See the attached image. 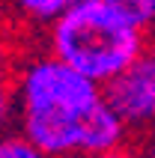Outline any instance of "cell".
Listing matches in <instances>:
<instances>
[{"mask_svg":"<svg viewBox=\"0 0 155 158\" xmlns=\"http://www.w3.org/2000/svg\"><path fill=\"white\" fill-rule=\"evenodd\" d=\"M0 158H48V155L39 146H33L21 131H6L0 134Z\"/></svg>","mask_w":155,"mask_h":158,"instance_id":"8992f818","label":"cell"},{"mask_svg":"<svg viewBox=\"0 0 155 158\" xmlns=\"http://www.w3.org/2000/svg\"><path fill=\"white\" fill-rule=\"evenodd\" d=\"M9 57H12V45H9L6 27L0 24V81H6V69H9Z\"/></svg>","mask_w":155,"mask_h":158,"instance_id":"52a82bcc","label":"cell"},{"mask_svg":"<svg viewBox=\"0 0 155 158\" xmlns=\"http://www.w3.org/2000/svg\"><path fill=\"white\" fill-rule=\"evenodd\" d=\"M98 158H146V155H143V152H137V149H131V146H119V149L104 152V155H98Z\"/></svg>","mask_w":155,"mask_h":158,"instance_id":"ba28073f","label":"cell"},{"mask_svg":"<svg viewBox=\"0 0 155 158\" xmlns=\"http://www.w3.org/2000/svg\"><path fill=\"white\" fill-rule=\"evenodd\" d=\"M15 116L21 134L48 158H98L125 146L128 128L86 81L51 54H39L15 75Z\"/></svg>","mask_w":155,"mask_h":158,"instance_id":"6da1fadb","label":"cell"},{"mask_svg":"<svg viewBox=\"0 0 155 158\" xmlns=\"http://www.w3.org/2000/svg\"><path fill=\"white\" fill-rule=\"evenodd\" d=\"M48 54L78 75L107 87L113 78L143 60L149 36L122 21L102 0H78L48 27Z\"/></svg>","mask_w":155,"mask_h":158,"instance_id":"7a4b0ae2","label":"cell"},{"mask_svg":"<svg viewBox=\"0 0 155 158\" xmlns=\"http://www.w3.org/2000/svg\"><path fill=\"white\" fill-rule=\"evenodd\" d=\"M102 93L128 131L155 125V69L146 63V57L102 87Z\"/></svg>","mask_w":155,"mask_h":158,"instance_id":"3957f363","label":"cell"},{"mask_svg":"<svg viewBox=\"0 0 155 158\" xmlns=\"http://www.w3.org/2000/svg\"><path fill=\"white\" fill-rule=\"evenodd\" d=\"M143 57H146V63H149V66L155 69V36H152V39L146 42V54H143Z\"/></svg>","mask_w":155,"mask_h":158,"instance_id":"9c48e42d","label":"cell"},{"mask_svg":"<svg viewBox=\"0 0 155 158\" xmlns=\"http://www.w3.org/2000/svg\"><path fill=\"white\" fill-rule=\"evenodd\" d=\"M78 0H15V9L18 15L24 18L27 24H36V27H51L57 24Z\"/></svg>","mask_w":155,"mask_h":158,"instance_id":"277c9868","label":"cell"},{"mask_svg":"<svg viewBox=\"0 0 155 158\" xmlns=\"http://www.w3.org/2000/svg\"><path fill=\"white\" fill-rule=\"evenodd\" d=\"M104 6H111L122 21H128L131 27H137L146 33L149 27H155V0H102Z\"/></svg>","mask_w":155,"mask_h":158,"instance_id":"5b68a950","label":"cell"},{"mask_svg":"<svg viewBox=\"0 0 155 158\" xmlns=\"http://www.w3.org/2000/svg\"><path fill=\"white\" fill-rule=\"evenodd\" d=\"M143 155H146V158H155V134L146 140V146H143Z\"/></svg>","mask_w":155,"mask_h":158,"instance_id":"30bf717a","label":"cell"}]
</instances>
